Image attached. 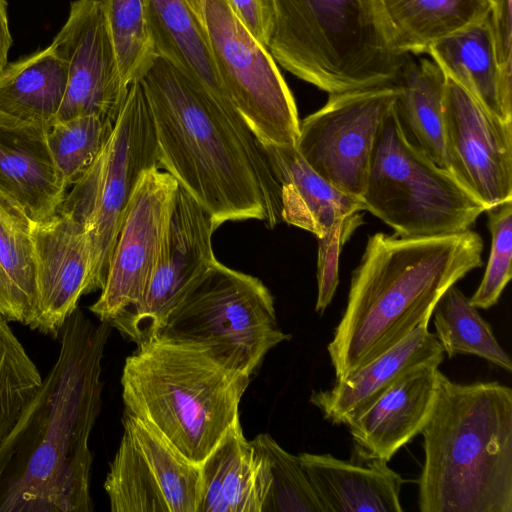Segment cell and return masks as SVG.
I'll return each instance as SVG.
<instances>
[{"label":"cell","mask_w":512,"mask_h":512,"mask_svg":"<svg viewBox=\"0 0 512 512\" xmlns=\"http://www.w3.org/2000/svg\"><path fill=\"white\" fill-rule=\"evenodd\" d=\"M120 73L130 86L158 57L144 0H101Z\"/></svg>","instance_id":"obj_32"},{"label":"cell","mask_w":512,"mask_h":512,"mask_svg":"<svg viewBox=\"0 0 512 512\" xmlns=\"http://www.w3.org/2000/svg\"><path fill=\"white\" fill-rule=\"evenodd\" d=\"M397 94L394 84L329 94L300 121L295 148L324 180L361 199L379 130Z\"/></svg>","instance_id":"obj_11"},{"label":"cell","mask_w":512,"mask_h":512,"mask_svg":"<svg viewBox=\"0 0 512 512\" xmlns=\"http://www.w3.org/2000/svg\"><path fill=\"white\" fill-rule=\"evenodd\" d=\"M111 324L77 308L58 357L0 443V512H91L89 438L101 411Z\"/></svg>","instance_id":"obj_1"},{"label":"cell","mask_w":512,"mask_h":512,"mask_svg":"<svg viewBox=\"0 0 512 512\" xmlns=\"http://www.w3.org/2000/svg\"><path fill=\"white\" fill-rule=\"evenodd\" d=\"M52 47L67 67V86L56 120L96 115L115 122L129 86L124 82L101 0L71 2Z\"/></svg>","instance_id":"obj_16"},{"label":"cell","mask_w":512,"mask_h":512,"mask_svg":"<svg viewBox=\"0 0 512 512\" xmlns=\"http://www.w3.org/2000/svg\"><path fill=\"white\" fill-rule=\"evenodd\" d=\"M360 212L354 213L335 225L318 239L316 312L322 314L333 299L338 286V267L341 248L355 229L362 224Z\"/></svg>","instance_id":"obj_36"},{"label":"cell","mask_w":512,"mask_h":512,"mask_svg":"<svg viewBox=\"0 0 512 512\" xmlns=\"http://www.w3.org/2000/svg\"><path fill=\"white\" fill-rule=\"evenodd\" d=\"M491 233V249L480 285L469 298L477 309L497 304L512 277V200L485 210Z\"/></svg>","instance_id":"obj_35"},{"label":"cell","mask_w":512,"mask_h":512,"mask_svg":"<svg viewBox=\"0 0 512 512\" xmlns=\"http://www.w3.org/2000/svg\"><path fill=\"white\" fill-rule=\"evenodd\" d=\"M67 67L50 44L8 63L0 73V114L51 126L62 105Z\"/></svg>","instance_id":"obj_27"},{"label":"cell","mask_w":512,"mask_h":512,"mask_svg":"<svg viewBox=\"0 0 512 512\" xmlns=\"http://www.w3.org/2000/svg\"><path fill=\"white\" fill-rule=\"evenodd\" d=\"M277 64L328 94L393 84L405 55L375 0H272Z\"/></svg>","instance_id":"obj_6"},{"label":"cell","mask_w":512,"mask_h":512,"mask_svg":"<svg viewBox=\"0 0 512 512\" xmlns=\"http://www.w3.org/2000/svg\"><path fill=\"white\" fill-rule=\"evenodd\" d=\"M42 379L9 321L0 315V443L37 392Z\"/></svg>","instance_id":"obj_34"},{"label":"cell","mask_w":512,"mask_h":512,"mask_svg":"<svg viewBox=\"0 0 512 512\" xmlns=\"http://www.w3.org/2000/svg\"><path fill=\"white\" fill-rule=\"evenodd\" d=\"M400 55L427 54L439 40L489 16L490 0H375Z\"/></svg>","instance_id":"obj_25"},{"label":"cell","mask_w":512,"mask_h":512,"mask_svg":"<svg viewBox=\"0 0 512 512\" xmlns=\"http://www.w3.org/2000/svg\"><path fill=\"white\" fill-rule=\"evenodd\" d=\"M200 23L205 0H183Z\"/></svg>","instance_id":"obj_40"},{"label":"cell","mask_w":512,"mask_h":512,"mask_svg":"<svg viewBox=\"0 0 512 512\" xmlns=\"http://www.w3.org/2000/svg\"><path fill=\"white\" fill-rule=\"evenodd\" d=\"M439 371L435 365L413 369L347 424L363 455L388 462L420 434L434 403Z\"/></svg>","instance_id":"obj_19"},{"label":"cell","mask_w":512,"mask_h":512,"mask_svg":"<svg viewBox=\"0 0 512 512\" xmlns=\"http://www.w3.org/2000/svg\"><path fill=\"white\" fill-rule=\"evenodd\" d=\"M482 237L370 235L352 273L344 313L327 345L336 381L429 323L444 292L482 266Z\"/></svg>","instance_id":"obj_3"},{"label":"cell","mask_w":512,"mask_h":512,"mask_svg":"<svg viewBox=\"0 0 512 512\" xmlns=\"http://www.w3.org/2000/svg\"><path fill=\"white\" fill-rule=\"evenodd\" d=\"M245 29L268 49L275 25L272 0H227Z\"/></svg>","instance_id":"obj_37"},{"label":"cell","mask_w":512,"mask_h":512,"mask_svg":"<svg viewBox=\"0 0 512 512\" xmlns=\"http://www.w3.org/2000/svg\"><path fill=\"white\" fill-rule=\"evenodd\" d=\"M49 127L0 114V191L33 222L54 215L68 189L49 150Z\"/></svg>","instance_id":"obj_18"},{"label":"cell","mask_w":512,"mask_h":512,"mask_svg":"<svg viewBox=\"0 0 512 512\" xmlns=\"http://www.w3.org/2000/svg\"><path fill=\"white\" fill-rule=\"evenodd\" d=\"M427 54L489 113L512 121V74L498 65L489 16L439 40Z\"/></svg>","instance_id":"obj_24"},{"label":"cell","mask_w":512,"mask_h":512,"mask_svg":"<svg viewBox=\"0 0 512 512\" xmlns=\"http://www.w3.org/2000/svg\"><path fill=\"white\" fill-rule=\"evenodd\" d=\"M422 512H512V390L461 384L441 371L421 429Z\"/></svg>","instance_id":"obj_4"},{"label":"cell","mask_w":512,"mask_h":512,"mask_svg":"<svg viewBox=\"0 0 512 512\" xmlns=\"http://www.w3.org/2000/svg\"><path fill=\"white\" fill-rule=\"evenodd\" d=\"M395 110L409 142L446 169L443 99L446 76L420 55L404 56L398 76Z\"/></svg>","instance_id":"obj_26"},{"label":"cell","mask_w":512,"mask_h":512,"mask_svg":"<svg viewBox=\"0 0 512 512\" xmlns=\"http://www.w3.org/2000/svg\"><path fill=\"white\" fill-rule=\"evenodd\" d=\"M113 124L96 115H83L57 120L49 127V150L67 187L76 183L93 164Z\"/></svg>","instance_id":"obj_33"},{"label":"cell","mask_w":512,"mask_h":512,"mask_svg":"<svg viewBox=\"0 0 512 512\" xmlns=\"http://www.w3.org/2000/svg\"><path fill=\"white\" fill-rule=\"evenodd\" d=\"M104 489L113 512H196L199 465L125 411Z\"/></svg>","instance_id":"obj_12"},{"label":"cell","mask_w":512,"mask_h":512,"mask_svg":"<svg viewBox=\"0 0 512 512\" xmlns=\"http://www.w3.org/2000/svg\"><path fill=\"white\" fill-rule=\"evenodd\" d=\"M249 383L204 348L162 336L138 345L121 376L126 411L197 465L240 423Z\"/></svg>","instance_id":"obj_5"},{"label":"cell","mask_w":512,"mask_h":512,"mask_svg":"<svg viewBox=\"0 0 512 512\" xmlns=\"http://www.w3.org/2000/svg\"><path fill=\"white\" fill-rule=\"evenodd\" d=\"M358 453L356 461L298 454L326 512H402V477L386 461Z\"/></svg>","instance_id":"obj_21"},{"label":"cell","mask_w":512,"mask_h":512,"mask_svg":"<svg viewBox=\"0 0 512 512\" xmlns=\"http://www.w3.org/2000/svg\"><path fill=\"white\" fill-rule=\"evenodd\" d=\"M178 182L158 166L146 169L132 193L101 294L89 310L111 322L144 297L173 211Z\"/></svg>","instance_id":"obj_13"},{"label":"cell","mask_w":512,"mask_h":512,"mask_svg":"<svg viewBox=\"0 0 512 512\" xmlns=\"http://www.w3.org/2000/svg\"><path fill=\"white\" fill-rule=\"evenodd\" d=\"M33 223L0 191V315L30 329L36 306Z\"/></svg>","instance_id":"obj_29"},{"label":"cell","mask_w":512,"mask_h":512,"mask_svg":"<svg viewBox=\"0 0 512 512\" xmlns=\"http://www.w3.org/2000/svg\"><path fill=\"white\" fill-rule=\"evenodd\" d=\"M279 185L281 221L323 237L350 215L361 199L324 180L293 146L262 145Z\"/></svg>","instance_id":"obj_22"},{"label":"cell","mask_w":512,"mask_h":512,"mask_svg":"<svg viewBox=\"0 0 512 512\" xmlns=\"http://www.w3.org/2000/svg\"><path fill=\"white\" fill-rule=\"evenodd\" d=\"M361 200L403 238L460 233L485 212L447 169L409 142L395 106L379 130Z\"/></svg>","instance_id":"obj_7"},{"label":"cell","mask_w":512,"mask_h":512,"mask_svg":"<svg viewBox=\"0 0 512 512\" xmlns=\"http://www.w3.org/2000/svg\"><path fill=\"white\" fill-rule=\"evenodd\" d=\"M432 314L435 335L450 358L458 354L475 355L507 372L512 371L510 357L500 346L490 324L455 285L440 297Z\"/></svg>","instance_id":"obj_31"},{"label":"cell","mask_w":512,"mask_h":512,"mask_svg":"<svg viewBox=\"0 0 512 512\" xmlns=\"http://www.w3.org/2000/svg\"><path fill=\"white\" fill-rule=\"evenodd\" d=\"M200 25L224 88L260 144L295 147L296 102L269 50L245 29L227 0H205Z\"/></svg>","instance_id":"obj_10"},{"label":"cell","mask_w":512,"mask_h":512,"mask_svg":"<svg viewBox=\"0 0 512 512\" xmlns=\"http://www.w3.org/2000/svg\"><path fill=\"white\" fill-rule=\"evenodd\" d=\"M219 226L178 184L173 211L151 280L142 300L110 324L137 346L158 336L190 286L215 259L212 235Z\"/></svg>","instance_id":"obj_14"},{"label":"cell","mask_w":512,"mask_h":512,"mask_svg":"<svg viewBox=\"0 0 512 512\" xmlns=\"http://www.w3.org/2000/svg\"><path fill=\"white\" fill-rule=\"evenodd\" d=\"M444 354L436 335L422 323L332 388L313 392L310 402L326 420L347 425L405 374L424 365L439 366Z\"/></svg>","instance_id":"obj_20"},{"label":"cell","mask_w":512,"mask_h":512,"mask_svg":"<svg viewBox=\"0 0 512 512\" xmlns=\"http://www.w3.org/2000/svg\"><path fill=\"white\" fill-rule=\"evenodd\" d=\"M489 21L498 65L512 74V0H490Z\"/></svg>","instance_id":"obj_38"},{"label":"cell","mask_w":512,"mask_h":512,"mask_svg":"<svg viewBox=\"0 0 512 512\" xmlns=\"http://www.w3.org/2000/svg\"><path fill=\"white\" fill-rule=\"evenodd\" d=\"M158 336L200 346L247 376L291 338L280 329L273 295L263 282L216 258L170 311Z\"/></svg>","instance_id":"obj_8"},{"label":"cell","mask_w":512,"mask_h":512,"mask_svg":"<svg viewBox=\"0 0 512 512\" xmlns=\"http://www.w3.org/2000/svg\"><path fill=\"white\" fill-rule=\"evenodd\" d=\"M196 512H260L257 457L239 424L200 463Z\"/></svg>","instance_id":"obj_28"},{"label":"cell","mask_w":512,"mask_h":512,"mask_svg":"<svg viewBox=\"0 0 512 512\" xmlns=\"http://www.w3.org/2000/svg\"><path fill=\"white\" fill-rule=\"evenodd\" d=\"M158 57L191 78L235 124H247L215 66L204 30L183 0H144Z\"/></svg>","instance_id":"obj_23"},{"label":"cell","mask_w":512,"mask_h":512,"mask_svg":"<svg viewBox=\"0 0 512 512\" xmlns=\"http://www.w3.org/2000/svg\"><path fill=\"white\" fill-rule=\"evenodd\" d=\"M12 43L7 2L6 0H0V73L8 64V55Z\"/></svg>","instance_id":"obj_39"},{"label":"cell","mask_w":512,"mask_h":512,"mask_svg":"<svg viewBox=\"0 0 512 512\" xmlns=\"http://www.w3.org/2000/svg\"><path fill=\"white\" fill-rule=\"evenodd\" d=\"M153 166L159 167L156 135L148 100L138 81L129 86L95 161L67 191L58 209L79 222L89 236V293L103 288L128 202L142 173Z\"/></svg>","instance_id":"obj_9"},{"label":"cell","mask_w":512,"mask_h":512,"mask_svg":"<svg viewBox=\"0 0 512 512\" xmlns=\"http://www.w3.org/2000/svg\"><path fill=\"white\" fill-rule=\"evenodd\" d=\"M251 443L257 457L260 512H326L299 455L287 452L268 433Z\"/></svg>","instance_id":"obj_30"},{"label":"cell","mask_w":512,"mask_h":512,"mask_svg":"<svg viewBox=\"0 0 512 512\" xmlns=\"http://www.w3.org/2000/svg\"><path fill=\"white\" fill-rule=\"evenodd\" d=\"M150 108L158 164L220 226L281 221L279 185L265 149L249 128L231 121L187 75L157 57L140 80Z\"/></svg>","instance_id":"obj_2"},{"label":"cell","mask_w":512,"mask_h":512,"mask_svg":"<svg viewBox=\"0 0 512 512\" xmlns=\"http://www.w3.org/2000/svg\"><path fill=\"white\" fill-rule=\"evenodd\" d=\"M36 306L32 330L57 338L66 319L89 293L91 243L83 226L57 210L34 222Z\"/></svg>","instance_id":"obj_17"},{"label":"cell","mask_w":512,"mask_h":512,"mask_svg":"<svg viewBox=\"0 0 512 512\" xmlns=\"http://www.w3.org/2000/svg\"><path fill=\"white\" fill-rule=\"evenodd\" d=\"M446 169L485 210L512 200V121L484 109L446 77L443 99Z\"/></svg>","instance_id":"obj_15"}]
</instances>
